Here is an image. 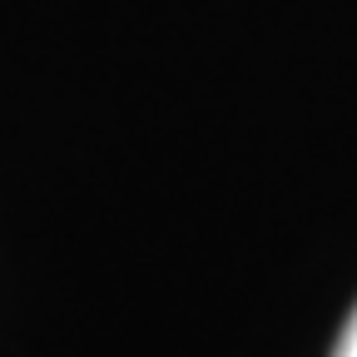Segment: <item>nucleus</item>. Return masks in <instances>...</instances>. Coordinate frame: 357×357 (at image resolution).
Masks as SVG:
<instances>
[{
	"mask_svg": "<svg viewBox=\"0 0 357 357\" xmlns=\"http://www.w3.org/2000/svg\"><path fill=\"white\" fill-rule=\"evenodd\" d=\"M333 357H357V307H352V318H347V328H342V337H337Z\"/></svg>",
	"mask_w": 357,
	"mask_h": 357,
	"instance_id": "nucleus-1",
	"label": "nucleus"
}]
</instances>
